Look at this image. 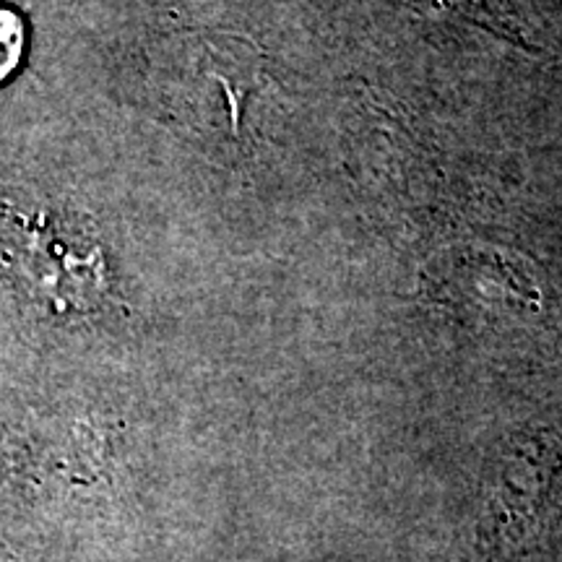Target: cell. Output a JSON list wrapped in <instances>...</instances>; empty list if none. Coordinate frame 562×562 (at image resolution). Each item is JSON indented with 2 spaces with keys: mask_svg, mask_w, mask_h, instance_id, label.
Segmentation results:
<instances>
[{
  "mask_svg": "<svg viewBox=\"0 0 562 562\" xmlns=\"http://www.w3.org/2000/svg\"><path fill=\"white\" fill-rule=\"evenodd\" d=\"M427 290L453 302L503 300L513 305H542V281L529 261L497 248H451L425 271Z\"/></svg>",
  "mask_w": 562,
  "mask_h": 562,
  "instance_id": "obj_1",
  "label": "cell"
},
{
  "mask_svg": "<svg viewBox=\"0 0 562 562\" xmlns=\"http://www.w3.org/2000/svg\"><path fill=\"white\" fill-rule=\"evenodd\" d=\"M24 21L11 9H0V81L9 79L24 55Z\"/></svg>",
  "mask_w": 562,
  "mask_h": 562,
  "instance_id": "obj_2",
  "label": "cell"
}]
</instances>
